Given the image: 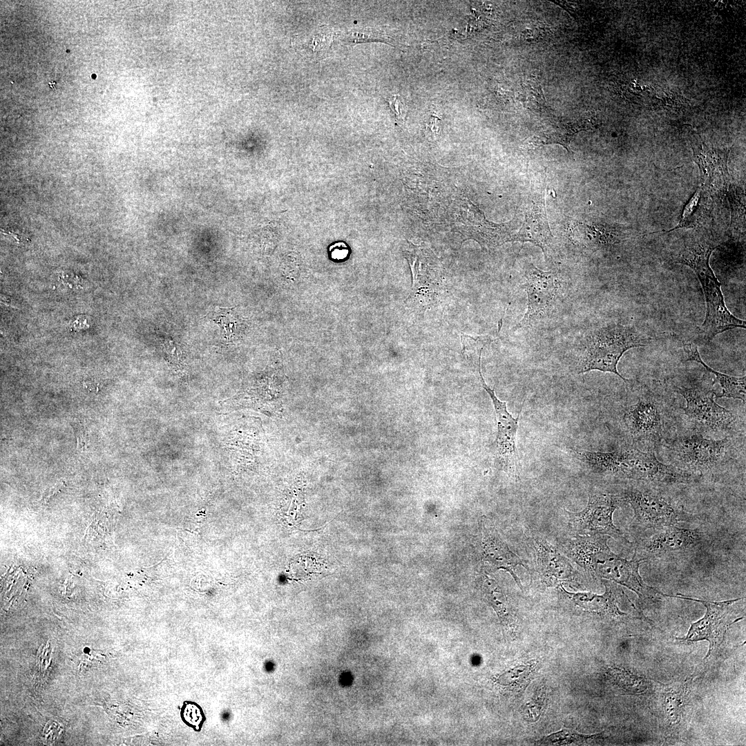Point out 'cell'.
<instances>
[{
    "label": "cell",
    "instance_id": "cell-21",
    "mask_svg": "<svg viewBox=\"0 0 746 746\" xmlns=\"http://www.w3.org/2000/svg\"><path fill=\"white\" fill-rule=\"evenodd\" d=\"M706 202L705 191L702 187L700 186L685 207L678 224L668 231L684 227L694 228L699 225L706 212Z\"/></svg>",
    "mask_w": 746,
    "mask_h": 746
},
{
    "label": "cell",
    "instance_id": "cell-9",
    "mask_svg": "<svg viewBox=\"0 0 746 746\" xmlns=\"http://www.w3.org/2000/svg\"><path fill=\"white\" fill-rule=\"evenodd\" d=\"M676 391L685 399V414L696 430L726 432L736 428L737 417L715 402V392L711 388L676 387Z\"/></svg>",
    "mask_w": 746,
    "mask_h": 746
},
{
    "label": "cell",
    "instance_id": "cell-2",
    "mask_svg": "<svg viewBox=\"0 0 746 746\" xmlns=\"http://www.w3.org/2000/svg\"><path fill=\"white\" fill-rule=\"evenodd\" d=\"M716 246L704 242L686 244L676 257V262L685 265L696 274L705 299V318L699 328V334L705 341L736 327L745 328L746 322L734 316L725 305L718 280L709 265V258Z\"/></svg>",
    "mask_w": 746,
    "mask_h": 746
},
{
    "label": "cell",
    "instance_id": "cell-15",
    "mask_svg": "<svg viewBox=\"0 0 746 746\" xmlns=\"http://www.w3.org/2000/svg\"><path fill=\"white\" fill-rule=\"evenodd\" d=\"M693 151L702 185L713 192L725 191L729 176L727 169L729 150L709 148L705 144L693 149Z\"/></svg>",
    "mask_w": 746,
    "mask_h": 746
},
{
    "label": "cell",
    "instance_id": "cell-5",
    "mask_svg": "<svg viewBox=\"0 0 746 746\" xmlns=\"http://www.w3.org/2000/svg\"><path fill=\"white\" fill-rule=\"evenodd\" d=\"M672 465L699 477L720 468L730 458L732 441L713 439L690 432L664 439Z\"/></svg>",
    "mask_w": 746,
    "mask_h": 746
},
{
    "label": "cell",
    "instance_id": "cell-14",
    "mask_svg": "<svg viewBox=\"0 0 746 746\" xmlns=\"http://www.w3.org/2000/svg\"><path fill=\"white\" fill-rule=\"evenodd\" d=\"M536 571L544 587H560L565 583L578 581L580 574L569 560L545 539L535 536L530 538Z\"/></svg>",
    "mask_w": 746,
    "mask_h": 746
},
{
    "label": "cell",
    "instance_id": "cell-7",
    "mask_svg": "<svg viewBox=\"0 0 746 746\" xmlns=\"http://www.w3.org/2000/svg\"><path fill=\"white\" fill-rule=\"evenodd\" d=\"M624 504L619 494L592 490L586 506L580 512L567 510L569 526L579 535H605L615 540L631 544L613 523V513Z\"/></svg>",
    "mask_w": 746,
    "mask_h": 746
},
{
    "label": "cell",
    "instance_id": "cell-3",
    "mask_svg": "<svg viewBox=\"0 0 746 746\" xmlns=\"http://www.w3.org/2000/svg\"><path fill=\"white\" fill-rule=\"evenodd\" d=\"M650 341L632 325L613 323L597 327L584 338L578 374L598 370L613 373L627 381L618 371L619 361L629 350L646 346Z\"/></svg>",
    "mask_w": 746,
    "mask_h": 746
},
{
    "label": "cell",
    "instance_id": "cell-26",
    "mask_svg": "<svg viewBox=\"0 0 746 746\" xmlns=\"http://www.w3.org/2000/svg\"><path fill=\"white\" fill-rule=\"evenodd\" d=\"M524 100L528 107L539 108L544 106L545 98L541 85L535 80H528L523 86Z\"/></svg>",
    "mask_w": 746,
    "mask_h": 746
},
{
    "label": "cell",
    "instance_id": "cell-17",
    "mask_svg": "<svg viewBox=\"0 0 746 746\" xmlns=\"http://www.w3.org/2000/svg\"><path fill=\"white\" fill-rule=\"evenodd\" d=\"M481 543L486 560L497 568L507 571L523 591V586L516 573L517 567L522 566L527 570L529 569L522 559L511 551L494 530L485 529L481 535Z\"/></svg>",
    "mask_w": 746,
    "mask_h": 746
},
{
    "label": "cell",
    "instance_id": "cell-24",
    "mask_svg": "<svg viewBox=\"0 0 746 746\" xmlns=\"http://www.w3.org/2000/svg\"><path fill=\"white\" fill-rule=\"evenodd\" d=\"M601 734L584 735L575 731L562 729L549 734L548 736L538 740L539 745H571L573 743H582L583 742L597 738Z\"/></svg>",
    "mask_w": 746,
    "mask_h": 746
},
{
    "label": "cell",
    "instance_id": "cell-23",
    "mask_svg": "<svg viewBox=\"0 0 746 746\" xmlns=\"http://www.w3.org/2000/svg\"><path fill=\"white\" fill-rule=\"evenodd\" d=\"M689 690V684L686 683L678 690L670 691L664 695V711L666 719L670 725H675L679 721L684 707L687 703Z\"/></svg>",
    "mask_w": 746,
    "mask_h": 746
},
{
    "label": "cell",
    "instance_id": "cell-4",
    "mask_svg": "<svg viewBox=\"0 0 746 746\" xmlns=\"http://www.w3.org/2000/svg\"><path fill=\"white\" fill-rule=\"evenodd\" d=\"M658 487L638 483L619 493L624 502L632 508L633 516L631 528L637 533L660 530L696 518L677 499Z\"/></svg>",
    "mask_w": 746,
    "mask_h": 746
},
{
    "label": "cell",
    "instance_id": "cell-16",
    "mask_svg": "<svg viewBox=\"0 0 746 746\" xmlns=\"http://www.w3.org/2000/svg\"><path fill=\"white\" fill-rule=\"evenodd\" d=\"M605 586V593L597 595L591 592L571 593L562 585L559 588L580 609L602 617L613 619H628L630 615L620 610L618 597L623 593L617 584L609 580H602Z\"/></svg>",
    "mask_w": 746,
    "mask_h": 746
},
{
    "label": "cell",
    "instance_id": "cell-30",
    "mask_svg": "<svg viewBox=\"0 0 746 746\" xmlns=\"http://www.w3.org/2000/svg\"><path fill=\"white\" fill-rule=\"evenodd\" d=\"M330 35L328 34L319 33L312 41L314 50H321L328 48L329 45Z\"/></svg>",
    "mask_w": 746,
    "mask_h": 746
},
{
    "label": "cell",
    "instance_id": "cell-18",
    "mask_svg": "<svg viewBox=\"0 0 746 746\" xmlns=\"http://www.w3.org/2000/svg\"><path fill=\"white\" fill-rule=\"evenodd\" d=\"M552 238L542 199L533 202L526 214V220L520 230L513 236L512 241L530 242L539 247L544 254Z\"/></svg>",
    "mask_w": 746,
    "mask_h": 746
},
{
    "label": "cell",
    "instance_id": "cell-29",
    "mask_svg": "<svg viewBox=\"0 0 746 746\" xmlns=\"http://www.w3.org/2000/svg\"><path fill=\"white\" fill-rule=\"evenodd\" d=\"M75 432L77 449L85 450L87 448L89 442V437L86 430L84 428L79 427L76 429Z\"/></svg>",
    "mask_w": 746,
    "mask_h": 746
},
{
    "label": "cell",
    "instance_id": "cell-8",
    "mask_svg": "<svg viewBox=\"0 0 746 746\" xmlns=\"http://www.w3.org/2000/svg\"><path fill=\"white\" fill-rule=\"evenodd\" d=\"M673 597L700 602L706 608L703 618L691 624L689 630L683 638H678L686 642H696L705 640L709 644V651L705 659L710 658L722 644L728 628L737 621L742 620L736 611L738 603L742 598L714 602L689 597L681 594Z\"/></svg>",
    "mask_w": 746,
    "mask_h": 746
},
{
    "label": "cell",
    "instance_id": "cell-11",
    "mask_svg": "<svg viewBox=\"0 0 746 746\" xmlns=\"http://www.w3.org/2000/svg\"><path fill=\"white\" fill-rule=\"evenodd\" d=\"M667 418L660 399L645 394L625 408L622 423L633 441L655 446L664 440Z\"/></svg>",
    "mask_w": 746,
    "mask_h": 746
},
{
    "label": "cell",
    "instance_id": "cell-12",
    "mask_svg": "<svg viewBox=\"0 0 746 746\" xmlns=\"http://www.w3.org/2000/svg\"><path fill=\"white\" fill-rule=\"evenodd\" d=\"M478 372L482 388L490 396L495 412V460L501 469L517 479L521 468L516 441L520 413L516 418L513 417L508 411L506 402L501 401L495 390L486 384L482 375L481 362L478 365Z\"/></svg>",
    "mask_w": 746,
    "mask_h": 746
},
{
    "label": "cell",
    "instance_id": "cell-10",
    "mask_svg": "<svg viewBox=\"0 0 746 746\" xmlns=\"http://www.w3.org/2000/svg\"><path fill=\"white\" fill-rule=\"evenodd\" d=\"M653 531L650 535L637 539L633 556L647 562L671 554L694 551L709 542V537L699 528L672 525Z\"/></svg>",
    "mask_w": 746,
    "mask_h": 746
},
{
    "label": "cell",
    "instance_id": "cell-27",
    "mask_svg": "<svg viewBox=\"0 0 746 746\" xmlns=\"http://www.w3.org/2000/svg\"><path fill=\"white\" fill-rule=\"evenodd\" d=\"M544 703V694L541 693L536 698L526 704L524 708V715L526 720L535 722L539 719Z\"/></svg>",
    "mask_w": 746,
    "mask_h": 746
},
{
    "label": "cell",
    "instance_id": "cell-25",
    "mask_svg": "<svg viewBox=\"0 0 746 746\" xmlns=\"http://www.w3.org/2000/svg\"><path fill=\"white\" fill-rule=\"evenodd\" d=\"M342 41L356 44L369 41H381L392 45L393 39L387 34L372 29L353 30L341 37Z\"/></svg>",
    "mask_w": 746,
    "mask_h": 746
},
{
    "label": "cell",
    "instance_id": "cell-20",
    "mask_svg": "<svg viewBox=\"0 0 746 746\" xmlns=\"http://www.w3.org/2000/svg\"><path fill=\"white\" fill-rule=\"evenodd\" d=\"M207 316L221 327L223 336L228 342L240 337L242 329V317L238 316L233 308L216 307Z\"/></svg>",
    "mask_w": 746,
    "mask_h": 746
},
{
    "label": "cell",
    "instance_id": "cell-13",
    "mask_svg": "<svg viewBox=\"0 0 746 746\" xmlns=\"http://www.w3.org/2000/svg\"><path fill=\"white\" fill-rule=\"evenodd\" d=\"M522 287L527 295V308L517 327H528L548 314L559 296L560 280L553 271H543L529 264L524 273Z\"/></svg>",
    "mask_w": 746,
    "mask_h": 746
},
{
    "label": "cell",
    "instance_id": "cell-19",
    "mask_svg": "<svg viewBox=\"0 0 746 746\" xmlns=\"http://www.w3.org/2000/svg\"><path fill=\"white\" fill-rule=\"evenodd\" d=\"M683 349L687 361H696L701 364L707 372L714 374L716 379L715 382L720 385L721 389L715 397L740 399L745 403V376L741 377L730 376L712 369L702 361L698 347L694 343L684 341Z\"/></svg>",
    "mask_w": 746,
    "mask_h": 746
},
{
    "label": "cell",
    "instance_id": "cell-1",
    "mask_svg": "<svg viewBox=\"0 0 746 746\" xmlns=\"http://www.w3.org/2000/svg\"><path fill=\"white\" fill-rule=\"evenodd\" d=\"M608 535H579L560 542V549L581 566L589 576L624 586L637 594L643 605L655 604L663 593L647 585L639 572L642 559L628 560L614 553L608 546Z\"/></svg>",
    "mask_w": 746,
    "mask_h": 746
},
{
    "label": "cell",
    "instance_id": "cell-28",
    "mask_svg": "<svg viewBox=\"0 0 746 746\" xmlns=\"http://www.w3.org/2000/svg\"><path fill=\"white\" fill-rule=\"evenodd\" d=\"M388 102L392 113L394 114L396 119L399 122L403 123L405 117L404 113H403V104L401 101L399 96L396 95H392L388 99Z\"/></svg>",
    "mask_w": 746,
    "mask_h": 746
},
{
    "label": "cell",
    "instance_id": "cell-22",
    "mask_svg": "<svg viewBox=\"0 0 746 746\" xmlns=\"http://www.w3.org/2000/svg\"><path fill=\"white\" fill-rule=\"evenodd\" d=\"M484 589L487 597L498 613L503 624L513 631L515 630L517 617L510 606L506 604V597L497 584L492 579H486L484 582Z\"/></svg>",
    "mask_w": 746,
    "mask_h": 746
},
{
    "label": "cell",
    "instance_id": "cell-6",
    "mask_svg": "<svg viewBox=\"0 0 746 746\" xmlns=\"http://www.w3.org/2000/svg\"><path fill=\"white\" fill-rule=\"evenodd\" d=\"M409 244L410 247L403 255L410 267L412 285L405 303L409 307L426 309L446 294L442 267L429 247Z\"/></svg>",
    "mask_w": 746,
    "mask_h": 746
}]
</instances>
